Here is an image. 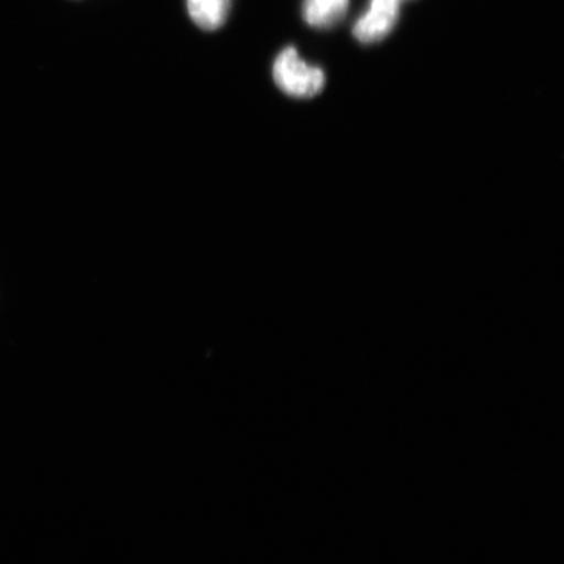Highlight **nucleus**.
Here are the masks:
<instances>
[{
    "label": "nucleus",
    "instance_id": "nucleus-1",
    "mask_svg": "<svg viewBox=\"0 0 564 564\" xmlns=\"http://www.w3.org/2000/svg\"><path fill=\"white\" fill-rule=\"evenodd\" d=\"M273 79L284 94L297 98L314 97L326 84L323 70L308 66L294 47L285 48L274 61Z\"/></svg>",
    "mask_w": 564,
    "mask_h": 564
},
{
    "label": "nucleus",
    "instance_id": "nucleus-2",
    "mask_svg": "<svg viewBox=\"0 0 564 564\" xmlns=\"http://www.w3.org/2000/svg\"><path fill=\"white\" fill-rule=\"evenodd\" d=\"M399 19V0H371L368 13L357 21L356 39L364 44L383 40L393 30Z\"/></svg>",
    "mask_w": 564,
    "mask_h": 564
},
{
    "label": "nucleus",
    "instance_id": "nucleus-3",
    "mask_svg": "<svg viewBox=\"0 0 564 564\" xmlns=\"http://www.w3.org/2000/svg\"><path fill=\"white\" fill-rule=\"evenodd\" d=\"M187 9L202 30L216 31L228 19L230 0H187Z\"/></svg>",
    "mask_w": 564,
    "mask_h": 564
},
{
    "label": "nucleus",
    "instance_id": "nucleus-4",
    "mask_svg": "<svg viewBox=\"0 0 564 564\" xmlns=\"http://www.w3.org/2000/svg\"><path fill=\"white\" fill-rule=\"evenodd\" d=\"M348 7L349 0H306L303 15L312 26L328 28L345 17Z\"/></svg>",
    "mask_w": 564,
    "mask_h": 564
}]
</instances>
